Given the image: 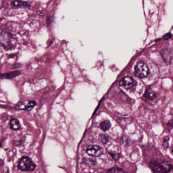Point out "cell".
I'll return each instance as SVG.
<instances>
[{"label":"cell","mask_w":173,"mask_h":173,"mask_svg":"<svg viewBox=\"0 0 173 173\" xmlns=\"http://www.w3.org/2000/svg\"><path fill=\"white\" fill-rule=\"evenodd\" d=\"M149 166L153 173H169L173 169L171 164L159 159H151Z\"/></svg>","instance_id":"1"},{"label":"cell","mask_w":173,"mask_h":173,"mask_svg":"<svg viewBox=\"0 0 173 173\" xmlns=\"http://www.w3.org/2000/svg\"><path fill=\"white\" fill-rule=\"evenodd\" d=\"M35 164L29 157H23L18 161V168L23 172H32L35 170Z\"/></svg>","instance_id":"2"},{"label":"cell","mask_w":173,"mask_h":173,"mask_svg":"<svg viewBox=\"0 0 173 173\" xmlns=\"http://www.w3.org/2000/svg\"><path fill=\"white\" fill-rule=\"evenodd\" d=\"M135 75L139 78H145L147 77L149 74V68L145 62L139 61L135 67Z\"/></svg>","instance_id":"3"},{"label":"cell","mask_w":173,"mask_h":173,"mask_svg":"<svg viewBox=\"0 0 173 173\" xmlns=\"http://www.w3.org/2000/svg\"><path fill=\"white\" fill-rule=\"evenodd\" d=\"M0 40L2 45L6 49L12 48V36L10 33L5 31L2 32L0 36Z\"/></svg>","instance_id":"4"},{"label":"cell","mask_w":173,"mask_h":173,"mask_svg":"<svg viewBox=\"0 0 173 173\" xmlns=\"http://www.w3.org/2000/svg\"><path fill=\"white\" fill-rule=\"evenodd\" d=\"M103 152V148L97 145H90L86 149V153L90 157H99L102 155Z\"/></svg>","instance_id":"5"},{"label":"cell","mask_w":173,"mask_h":173,"mask_svg":"<svg viewBox=\"0 0 173 173\" xmlns=\"http://www.w3.org/2000/svg\"><path fill=\"white\" fill-rule=\"evenodd\" d=\"M134 79L131 76H125L119 81V85L125 89L131 88L134 83Z\"/></svg>","instance_id":"6"},{"label":"cell","mask_w":173,"mask_h":173,"mask_svg":"<svg viewBox=\"0 0 173 173\" xmlns=\"http://www.w3.org/2000/svg\"><path fill=\"white\" fill-rule=\"evenodd\" d=\"M11 6L14 8H30V5L29 3L23 1L15 0L11 2Z\"/></svg>","instance_id":"7"},{"label":"cell","mask_w":173,"mask_h":173,"mask_svg":"<svg viewBox=\"0 0 173 173\" xmlns=\"http://www.w3.org/2000/svg\"><path fill=\"white\" fill-rule=\"evenodd\" d=\"M20 74H21V72L20 71H12L10 72L2 74L1 78L10 79L14 78L15 77H17Z\"/></svg>","instance_id":"8"},{"label":"cell","mask_w":173,"mask_h":173,"mask_svg":"<svg viewBox=\"0 0 173 173\" xmlns=\"http://www.w3.org/2000/svg\"><path fill=\"white\" fill-rule=\"evenodd\" d=\"M164 60L167 63H170L172 59V52L169 49H165L161 51V53Z\"/></svg>","instance_id":"9"},{"label":"cell","mask_w":173,"mask_h":173,"mask_svg":"<svg viewBox=\"0 0 173 173\" xmlns=\"http://www.w3.org/2000/svg\"><path fill=\"white\" fill-rule=\"evenodd\" d=\"M144 96L147 99H149V100H153V99H155L157 96V95L153 90H151V89L148 88L145 91Z\"/></svg>","instance_id":"10"},{"label":"cell","mask_w":173,"mask_h":173,"mask_svg":"<svg viewBox=\"0 0 173 173\" xmlns=\"http://www.w3.org/2000/svg\"><path fill=\"white\" fill-rule=\"evenodd\" d=\"M10 127L13 130H18L20 128V124L18 119L12 118L10 122Z\"/></svg>","instance_id":"11"},{"label":"cell","mask_w":173,"mask_h":173,"mask_svg":"<svg viewBox=\"0 0 173 173\" xmlns=\"http://www.w3.org/2000/svg\"><path fill=\"white\" fill-rule=\"evenodd\" d=\"M99 127L102 131H104V132H106V131L110 129V128L111 127V124L110 121L109 120H107V121H104L103 122H102L100 124Z\"/></svg>","instance_id":"12"},{"label":"cell","mask_w":173,"mask_h":173,"mask_svg":"<svg viewBox=\"0 0 173 173\" xmlns=\"http://www.w3.org/2000/svg\"><path fill=\"white\" fill-rule=\"evenodd\" d=\"M99 140L102 143L106 144L109 141V136L107 134H101L99 135Z\"/></svg>","instance_id":"13"},{"label":"cell","mask_w":173,"mask_h":173,"mask_svg":"<svg viewBox=\"0 0 173 173\" xmlns=\"http://www.w3.org/2000/svg\"><path fill=\"white\" fill-rule=\"evenodd\" d=\"M15 109L17 110H27V105H26L23 102H20L16 105Z\"/></svg>","instance_id":"14"},{"label":"cell","mask_w":173,"mask_h":173,"mask_svg":"<svg viewBox=\"0 0 173 173\" xmlns=\"http://www.w3.org/2000/svg\"><path fill=\"white\" fill-rule=\"evenodd\" d=\"M107 173H127L125 171H124L122 169L117 168H114L108 171Z\"/></svg>","instance_id":"15"},{"label":"cell","mask_w":173,"mask_h":173,"mask_svg":"<svg viewBox=\"0 0 173 173\" xmlns=\"http://www.w3.org/2000/svg\"><path fill=\"white\" fill-rule=\"evenodd\" d=\"M85 163L87 166L89 167H93L96 164V161L95 160L92 158H86L85 159Z\"/></svg>","instance_id":"16"},{"label":"cell","mask_w":173,"mask_h":173,"mask_svg":"<svg viewBox=\"0 0 173 173\" xmlns=\"http://www.w3.org/2000/svg\"><path fill=\"white\" fill-rule=\"evenodd\" d=\"M170 140V137L169 136H166L164 137L163 141V146L164 149H167L169 147V142Z\"/></svg>","instance_id":"17"},{"label":"cell","mask_w":173,"mask_h":173,"mask_svg":"<svg viewBox=\"0 0 173 173\" xmlns=\"http://www.w3.org/2000/svg\"><path fill=\"white\" fill-rule=\"evenodd\" d=\"M36 105V103L34 101H29L28 104H27V110H28L29 109L32 108Z\"/></svg>","instance_id":"18"},{"label":"cell","mask_w":173,"mask_h":173,"mask_svg":"<svg viewBox=\"0 0 173 173\" xmlns=\"http://www.w3.org/2000/svg\"><path fill=\"white\" fill-rule=\"evenodd\" d=\"M53 21V17L52 16H49L47 18V23L48 26H49L50 24L52 23Z\"/></svg>","instance_id":"19"},{"label":"cell","mask_w":173,"mask_h":173,"mask_svg":"<svg viewBox=\"0 0 173 173\" xmlns=\"http://www.w3.org/2000/svg\"><path fill=\"white\" fill-rule=\"evenodd\" d=\"M111 155L115 160H117L119 158V155L117 154L111 153Z\"/></svg>","instance_id":"20"},{"label":"cell","mask_w":173,"mask_h":173,"mask_svg":"<svg viewBox=\"0 0 173 173\" xmlns=\"http://www.w3.org/2000/svg\"><path fill=\"white\" fill-rule=\"evenodd\" d=\"M172 34L169 33L167 34L164 35V39L167 40L170 39L172 37Z\"/></svg>","instance_id":"21"},{"label":"cell","mask_w":173,"mask_h":173,"mask_svg":"<svg viewBox=\"0 0 173 173\" xmlns=\"http://www.w3.org/2000/svg\"><path fill=\"white\" fill-rule=\"evenodd\" d=\"M168 125L173 128V119H171V121H169L168 123Z\"/></svg>","instance_id":"22"},{"label":"cell","mask_w":173,"mask_h":173,"mask_svg":"<svg viewBox=\"0 0 173 173\" xmlns=\"http://www.w3.org/2000/svg\"><path fill=\"white\" fill-rule=\"evenodd\" d=\"M172 152L173 153V147L172 148Z\"/></svg>","instance_id":"23"}]
</instances>
